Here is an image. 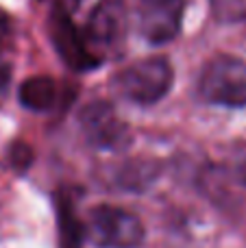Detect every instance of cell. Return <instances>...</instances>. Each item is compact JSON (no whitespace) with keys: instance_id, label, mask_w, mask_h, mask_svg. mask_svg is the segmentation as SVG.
Masks as SVG:
<instances>
[{"instance_id":"1","label":"cell","mask_w":246,"mask_h":248,"mask_svg":"<svg viewBox=\"0 0 246 248\" xmlns=\"http://www.w3.org/2000/svg\"><path fill=\"white\" fill-rule=\"evenodd\" d=\"M81 35L90 55L98 63L118 57L126 35L124 0H96L81 26Z\"/></svg>"},{"instance_id":"2","label":"cell","mask_w":246,"mask_h":248,"mask_svg":"<svg viewBox=\"0 0 246 248\" xmlns=\"http://www.w3.org/2000/svg\"><path fill=\"white\" fill-rule=\"evenodd\" d=\"M172 65L168 57H146L116 74L113 87L120 96L135 105H155L172 87Z\"/></svg>"},{"instance_id":"3","label":"cell","mask_w":246,"mask_h":248,"mask_svg":"<svg viewBox=\"0 0 246 248\" xmlns=\"http://www.w3.org/2000/svg\"><path fill=\"white\" fill-rule=\"evenodd\" d=\"M199 94L212 105L246 107V61L235 55L212 57L200 72Z\"/></svg>"},{"instance_id":"4","label":"cell","mask_w":246,"mask_h":248,"mask_svg":"<svg viewBox=\"0 0 246 248\" xmlns=\"http://www.w3.org/2000/svg\"><path fill=\"white\" fill-rule=\"evenodd\" d=\"M85 237L98 248H138L144 224L135 214L113 205H96L85 220Z\"/></svg>"},{"instance_id":"5","label":"cell","mask_w":246,"mask_h":248,"mask_svg":"<svg viewBox=\"0 0 246 248\" xmlns=\"http://www.w3.org/2000/svg\"><path fill=\"white\" fill-rule=\"evenodd\" d=\"M81 128L85 137L94 146L105 150H118L129 144V126L120 118L111 103L107 100H94L87 107H83L78 116Z\"/></svg>"},{"instance_id":"6","label":"cell","mask_w":246,"mask_h":248,"mask_svg":"<svg viewBox=\"0 0 246 248\" xmlns=\"http://www.w3.org/2000/svg\"><path fill=\"white\" fill-rule=\"evenodd\" d=\"M185 0H138V24L151 44H168L179 35Z\"/></svg>"},{"instance_id":"7","label":"cell","mask_w":246,"mask_h":248,"mask_svg":"<svg viewBox=\"0 0 246 248\" xmlns=\"http://www.w3.org/2000/svg\"><path fill=\"white\" fill-rule=\"evenodd\" d=\"M50 39L57 46V52L61 59L74 70H92L98 65V61L90 55L85 46V39L81 35V29L74 24L70 11L61 2L55 4L50 13Z\"/></svg>"},{"instance_id":"8","label":"cell","mask_w":246,"mask_h":248,"mask_svg":"<svg viewBox=\"0 0 246 248\" xmlns=\"http://www.w3.org/2000/svg\"><path fill=\"white\" fill-rule=\"evenodd\" d=\"M17 96L31 111H50L57 103V85L50 77H31L20 85Z\"/></svg>"},{"instance_id":"9","label":"cell","mask_w":246,"mask_h":248,"mask_svg":"<svg viewBox=\"0 0 246 248\" xmlns=\"http://www.w3.org/2000/svg\"><path fill=\"white\" fill-rule=\"evenodd\" d=\"M59 220H61V237L63 248H78L81 237L85 235V229L77 222L70 202H59Z\"/></svg>"},{"instance_id":"10","label":"cell","mask_w":246,"mask_h":248,"mask_svg":"<svg viewBox=\"0 0 246 248\" xmlns=\"http://www.w3.org/2000/svg\"><path fill=\"white\" fill-rule=\"evenodd\" d=\"M209 7L220 22H238L246 17V0H209Z\"/></svg>"},{"instance_id":"11","label":"cell","mask_w":246,"mask_h":248,"mask_svg":"<svg viewBox=\"0 0 246 248\" xmlns=\"http://www.w3.org/2000/svg\"><path fill=\"white\" fill-rule=\"evenodd\" d=\"M31 159H33V155H31V148H26L24 144H13L11 148V161L15 168H26L31 163Z\"/></svg>"},{"instance_id":"12","label":"cell","mask_w":246,"mask_h":248,"mask_svg":"<svg viewBox=\"0 0 246 248\" xmlns=\"http://www.w3.org/2000/svg\"><path fill=\"white\" fill-rule=\"evenodd\" d=\"M238 176H240V181H242V183L246 185V161H244L242 166L238 168Z\"/></svg>"},{"instance_id":"13","label":"cell","mask_w":246,"mask_h":248,"mask_svg":"<svg viewBox=\"0 0 246 248\" xmlns=\"http://www.w3.org/2000/svg\"><path fill=\"white\" fill-rule=\"evenodd\" d=\"M7 24H9V20H7V16H4L2 11H0V33H2L4 29H7Z\"/></svg>"}]
</instances>
